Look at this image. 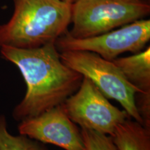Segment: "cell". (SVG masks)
I'll list each match as a JSON object with an SVG mask.
<instances>
[{"mask_svg":"<svg viewBox=\"0 0 150 150\" xmlns=\"http://www.w3.org/2000/svg\"><path fill=\"white\" fill-rule=\"evenodd\" d=\"M0 53L18 67L27 85L23 99L13 111L17 121L62 104L77 91L83 81V75L62 61L55 43L32 49L2 46Z\"/></svg>","mask_w":150,"mask_h":150,"instance_id":"1","label":"cell"},{"mask_svg":"<svg viewBox=\"0 0 150 150\" xmlns=\"http://www.w3.org/2000/svg\"><path fill=\"white\" fill-rule=\"evenodd\" d=\"M10 20L0 25V47L32 49L56 40L67 31L70 0H13Z\"/></svg>","mask_w":150,"mask_h":150,"instance_id":"2","label":"cell"},{"mask_svg":"<svg viewBox=\"0 0 150 150\" xmlns=\"http://www.w3.org/2000/svg\"><path fill=\"white\" fill-rule=\"evenodd\" d=\"M150 13L149 0H76L72 4L75 38L98 35L144 19Z\"/></svg>","mask_w":150,"mask_h":150,"instance_id":"3","label":"cell"},{"mask_svg":"<svg viewBox=\"0 0 150 150\" xmlns=\"http://www.w3.org/2000/svg\"><path fill=\"white\" fill-rule=\"evenodd\" d=\"M60 57L67 66L89 79L106 98L119 102L129 117L142 125L135 104V95L140 91L113 62L87 51H64L60 52Z\"/></svg>","mask_w":150,"mask_h":150,"instance_id":"4","label":"cell"},{"mask_svg":"<svg viewBox=\"0 0 150 150\" xmlns=\"http://www.w3.org/2000/svg\"><path fill=\"white\" fill-rule=\"evenodd\" d=\"M149 40L150 20L141 19L117 29L84 38H75L67 31L56 40L55 45L59 52L87 51L112 61L126 52L142 51Z\"/></svg>","mask_w":150,"mask_h":150,"instance_id":"5","label":"cell"},{"mask_svg":"<svg viewBox=\"0 0 150 150\" xmlns=\"http://www.w3.org/2000/svg\"><path fill=\"white\" fill-rule=\"evenodd\" d=\"M67 115L81 129L111 136L115 127L130 117L108 102L89 79L84 77L79 88L63 103Z\"/></svg>","mask_w":150,"mask_h":150,"instance_id":"6","label":"cell"},{"mask_svg":"<svg viewBox=\"0 0 150 150\" xmlns=\"http://www.w3.org/2000/svg\"><path fill=\"white\" fill-rule=\"evenodd\" d=\"M18 131L31 139L65 150H85L81 130L68 117L63 104L21 121Z\"/></svg>","mask_w":150,"mask_h":150,"instance_id":"7","label":"cell"},{"mask_svg":"<svg viewBox=\"0 0 150 150\" xmlns=\"http://www.w3.org/2000/svg\"><path fill=\"white\" fill-rule=\"evenodd\" d=\"M113 63L140 93H150V47L127 57L116 58Z\"/></svg>","mask_w":150,"mask_h":150,"instance_id":"8","label":"cell"},{"mask_svg":"<svg viewBox=\"0 0 150 150\" xmlns=\"http://www.w3.org/2000/svg\"><path fill=\"white\" fill-rule=\"evenodd\" d=\"M110 136L117 150H150V129L131 117L117 125Z\"/></svg>","mask_w":150,"mask_h":150,"instance_id":"9","label":"cell"},{"mask_svg":"<svg viewBox=\"0 0 150 150\" xmlns=\"http://www.w3.org/2000/svg\"><path fill=\"white\" fill-rule=\"evenodd\" d=\"M0 150H49L44 143L20 134L13 136L7 128L5 116L0 115Z\"/></svg>","mask_w":150,"mask_h":150,"instance_id":"10","label":"cell"},{"mask_svg":"<svg viewBox=\"0 0 150 150\" xmlns=\"http://www.w3.org/2000/svg\"><path fill=\"white\" fill-rule=\"evenodd\" d=\"M85 150H117L108 135L87 129H81Z\"/></svg>","mask_w":150,"mask_h":150,"instance_id":"11","label":"cell"},{"mask_svg":"<svg viewBox=\"0 0 150 150\" xmlns=\"http://www.w3.org/2000/svg\"><path fill=\"white\" fill-rule=\"evenodd\" d=\"M135 104L142 125L150 129V93H136Z\"/></svg>","mask_w":150,"mask_h":150,"instance_id":"12","label":"cell"},{"mask_svg":"<svg viewBox=\"0 0 150 150\" xmlns=\"http://www.w3.org/2000/svg\"><path fill=\"white\" fill-rule=\"evenodd\" d=\"M70 1H71V0H70Z\"/></svg>","mask_w":150,"mask_h":150,"instance_id":"13","label":"cell"}]
</instances>
